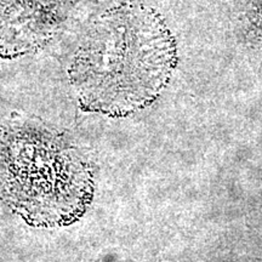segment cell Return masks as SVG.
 <instances>
[{"label": "cell", "mask_w": 262, "mask_h": 262, "mask_svg": "<svg viewBox=\"0 0 262 262\" xmlns=\"http://www.w3.org/2000/svg\"><path fill=\"white\" fill-rule=\"evenodd\" d=\"M176 63L175 38L162 15L126 2L91 22L68 75L81 110L124 118L155 102Z\"/></svg>", "instance_id": "obj_1"}, {"label": "cell", "mask_w": 262, "mask_h": 262, "mask_svg": "<svg viewBox=\"0 0 262 262\" xmlns=\"http://www.w3.org/2000/svg\"><path fill=\"white\" fill-rule=\"evenodd\" d=\"M94 194L93 168L67 136L34 124L0 126V201L29 226L73 225Z\"/></svg>", "instance_id": "obj_2"}, {"label": "cell", "mask_w": 262, "mask_h": 262, "mask_svg": "<svg viewBox=\"0 0 262 262\" xmlns=\"http://www.w3.org/2000/svg\"><path fill=\"white\" fill-rule=\"evenodd\" d=\"M80 0H0V57L40 51L57 37Z\"/></svg>", "instance_id": "obj_3"}]
</instances>
